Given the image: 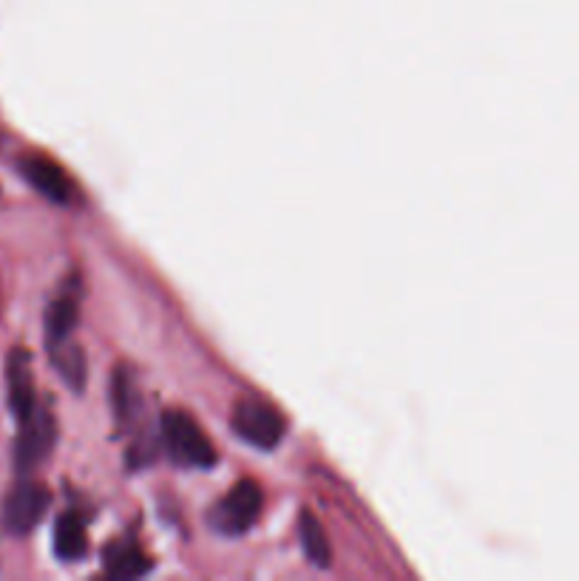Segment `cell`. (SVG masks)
Masks as SVG:
<instances>
[{
	"mask_svg": "<svg viewBox=\"0 0 579 581\" xmlns=\"http://www.w3.org/2000/svg\"><path fill=\"white\" fill-rule=\"evenodd\" d=\"M162 437H165V445L180 463L193 465V469H211L216 463L214 443L207 440L205 431L187 411L168 409L162 415Z\"/></svg>",
	"mask_w": 579,
	"mask_h": 581,
	"instance_id": "obj_1",
	"label": "cell"
},
{
	"mask_svg": "<svg viewBox=\"0 0 579 581\" xmlns=\"http://www.w3.org/2000/svg\"><path fill=\"white\" fill-rule=\"evenodd\" d=\"M234 431L256 449H276L287 434V420L276 406L259 397H242L234 406Z\"/></svg>",
	"mask_w": 579,
	"mask_h": 581,
	"instance_id": "obj_2",
	"label": "cell"
},
{
	"mask_svg": "<svg viewBox=\"0 0 579 581\" xmlns=\"http://www.w3.org/2000/svg\"><path fill=\"white\" fill-rule=\"evenodd\" d=\"M261 505H265V496H261L259 483H254V480L236 483L230 494L214 505L211 525L225 536H242L259 523Z\"/></svg>",
	"mask_w": 579,
	"mask_h": 581,
	"instance_id": "obj_3",
	"label": "cell"
},
{
	"mask_svg": "<svg viewBox=\"0 0 579 581\" xmlns=\"http://www.w3.org/2000/svg\"><path fill=\"white\" fill-rule=\"evenodd\" d=\"M49 505H52V494H49L46 485L23 480L9 491L7 503H3V528L12 536L32 534L46 516Z\"/></svg>",
	"mask_w": 579,
	"mask_h": 581,
	"instance_id": "obj_4",
	"label": "cell"
},
{
	"mask_svg": "<svg viewBox=\"0 0 579 581\" xmlns=\"http://www.w3.org/2000/svg\"><path fill=\"white\" fill-rule=\"evenodd\" d=\"M57 440V426H54V415L46 406H34V411L21 420V431L14 440V465L21 471H32L34 465H41L54 449Z\"/></svg>",
	"mask_w": 579,
	"mask_h": 581,
	"instance_id": "obj_5",
	"label": "cell"
},
{
	"mask_svg": "<svg viewBox=\"0 0 579 581\" xmlns=\"http://www.w3.org/2000/svg\"><path fill=\"white\" fill-rule=\"evenodd\" d=\"M18 168L34 191H41L43 196L57 202V205H68L74 198V182L54 159L43 157V153H26L18 162Z\"/></svg>",
	"mask_w": 579,
	"mask_h": 581,
	"instance_id": "obj_6",
	"label": "cell"
},
{
	"mask_svg": "<svg viewBox=\"0 0 579 581\" xmlns=\"http://www.w3.org/2000/svg\"><path fill=\"white\" fill-rule=\"evenodd\" d=\"M7 389H9V409L21 423L23 417H29L37 406V395H34L32 380V361H29L26 349H12L7 361Z\"/></svg>",
	"mask_w": 579,
	"mask_h": 581,
	"instance_id": "obj_7",
	"label": "cell"
},
{
	"mask_svg": "<svg viewBox=\"0 0 579 581\" xmlns=\"http://www.w3.org/2000/svg\"><path fill=\"white\" fill-rule=\"evenodd\" d=\"M103 564L117 579H133V575H142L151 570V559L133 539H122V542L111 545L103 553Z\"/></svg>",
	"mask_w": 579,
	"mask_h": 581,
	"instance_id": "obj_8",
	"label": "cell"
},
{
	"mask_svg": "<svg viewBox=\"0 0 579 581\" xmlns=\"http://www.w3.org/2000/svg\"><path fill=\"white\" fill-rule=\"evenodd\" d=\"M77 310H81V292L77 290H66L54 298L52 306H49L46 312L49 346L68 341L74 324H77Z\"/></svg>",
	"mask_w": 579,
	"mask_h": 581,
	"instance_id": "obj_9",
	"label": "cell"
},
{
	"mask_svg": "<svg viewBox=\"0 0 579 581\" xmlns=\"http://www.w3.org/2000/svg\"><path fill=\"white\" fill-rule=\"evenodd\" d=\"M88 550L86 542V528L83 519L77 514H63L54 525V553L63 562H77L83 553Z\"/></svg>",
	"mask_w": 579,
	"mask_h": 581,
	"instance_id": "obj_10",
	"label": "cell"
},
{
	"mask_svg": "<svg viewBox=\"0 0 579 581\" xmlns=\"http://www.w3.org/2000/svg\"><path fill=\"white\" fill-rule=\"evenodd\" d=\"M299 536L307 559H310L315 568H330V556H333V550H330V542H326L324 528H321V523L310 514V510H301Z\"/></svg>",
	"mask_w": 579,
	"mask_h": 581,
	"instance_id": "obj_11",
	"label": "cell"
},
{
	"mask_svg": "<svg viewBox=\"0 0 579 581\" xmlns=\"http://www.w3.org/2000/svg\"><path fill=\"white\" fill-rule=\"evenodd\" d=\"M52 349V361L57 366V372L63 375L72 389H83V380H86V361H83V352L77 346H68V341L63 344L49 346Z\"/></svg>",
	"mask_w": 579,
	"mask_h": 581,
	"instance_id": "obj_12",
	"label": "cell"
},
{
	"mask_svg": "<svg viewBox=\"0 0 579 581\" xmlns=\"http://www.w3.org/2000/svg\"><path fill=\"white\" fill-rule=\"evenodd\" d=\"M111 397H114V409H117V415L126 417L128 411H131V406H133V400H131V380H128L126 375H117V380H114Z\"/></svg>",
	"mask_w": 579,
	"mask_h": 581,
	"instance_id": "obj_13",
	"label": "cell"
}]
</instances>
